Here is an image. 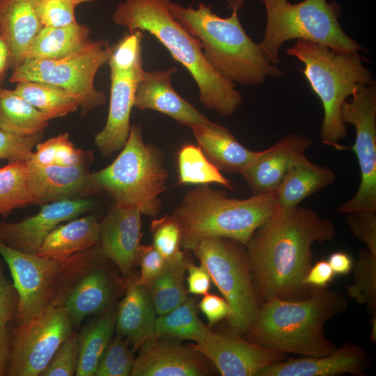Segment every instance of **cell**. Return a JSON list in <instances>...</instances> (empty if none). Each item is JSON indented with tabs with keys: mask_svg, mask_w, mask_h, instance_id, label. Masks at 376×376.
Wrapping results in <instances>:
<instances>
[{
	"mask_svg": "<svg viewBox=\"0 0 376 376\" xmlns=\"http://www.w3.org/2000/svg\"><path fill=\"white\" fill-rule=\"evenodd\" d=\"M333 223L297 205L280 210L258 226L246 244L253 279L263 302L299 299L315 289L303 281L313 265L315 242L334 239Z\"/></svg>",
	"mask_w": 376,
	"mask_h": 376,
	"instance_id": "obj_1",
	"label": "cell"
},
{
	"mask_svg": "<svg viewBox=\"0 0 376 376\" xmlns=\"http://www.w3.org/2000/svg\"><path fill=\"white\" fill-rule=\"evenodd\" d=\"M170 1L124 0L116 6L113 22L130 33L139 30L153 36L190 73L201 103L222 116H231L241 104L242 95L207 61L199 40L172 17L168 10Z\"/></svg>",
	"mask_w": 376,
	"mask_h": 376,
	"instance_id": "obj_2",
	"label": "cell"
},
{
	"mask_svg": "<svg viewBox=\"0 0 376 376\" xmlns=\"http://www.w3.org/2000/svg\"><path fill=\"white\" fill-rule=\"evenodd\" d=\"M348 306L344 295L327 287L299 299H271L261 304L246 332L248 339L281 353L324 356L337 347L325 336V324Z\"/></svg>",
	"mask_w": 376,
	"mask_h": 376,
	"instance_id": "obj_3",
	"label": "cell"
},
{
	"mask_svg": "<svg viewBox=\"0 0 376 376\" xmlns=\"http://www.w3.org/2000/svg\"><path fill=\"white\" fill-rule=\"evenodd\" d=\"M168 10L186 31L196 37L210 65L233 83L260 85L267 77H280L283 71L274 65L245 32L238 17L232 12L221 17L211 6L200 3L196 8L169 1Z\"/></svg>",
	"mask_w": 376,
	"mask_h": 376,
	"instance_id": "obj_4",
	"label": "cell"
},
{
	"mask_svg": "<svg viewBox=\"0 0 376 376\" xmlns=\"http://www.w3.org/2000/svg\"><path fill=\"white\" fill-rule=\"evenodd\" d=\"M280 209L274 190L237 199L203 185L187 191L172 216L180 227L181 246L192 250L208 237L246 245L256 229Z\"/></svg>",
	"mask_w": 376,
	"mask_h": 376,
	"instance_id": "obj_5",
	"label": "cell"
},
{
	"mask_svg": "<svg viewBox=\"0 0 376 376\" xmlns=\"http://www.w3.org/2000/svg\"><path fill=\"white\" fill-rule=\"evenodd\" d=\"M286 54L304 65L297 70L322 102L321 142L338 151L347 149L340 143L347 135L341 108L349 97L373 80L370 70L363 64L368 60L359 53L338 52L302 39L287 49Z\"/></svg>",
	"mask_w": 376,
	"mask_h": 376,
	"instance_id": "obj_6",
	"label": "cell"
},
{
	"mask_svg": "<svg viewBox=\"0 0 376 376\" xmlns=\"http://www.w3.org/2000/svg\"><path fill=\"white\" fill-rule=\"evenodd\" d=\"M0 254L18 294L16 325L47 308L64 306L81 279L105 259L99 244L58 260L24 253L0 242Z\"/></svg>",
	"mask_w": 376,
	"mask_h": 376,
	"instance_id": "obj_7",
	"label": "cell"
},
{
	"mask_svg": "<svg viewBox=\"0 0 376 376\" xmlns=\"http://www.w3.org/2000/svg\"><path fill=\"white\" fill-rule=\"evenodd\" d=\"M113 162L92 173L100 191L115 203L137 208L155 217L162 206L160 194L166 189L168 172L164 154L155 145L146 143L140 125H132L124 147Z\"/></svg>",
	"mask_w": 376,
	"mask_h": 376,
	"instance_id": "obj_8",
	"label": "cell"
},
{
	"mask_svg": "<svg viewBox=\"0 0 376 376\" xmlns=\"http://www.w3.org/2000/svg\"><path fill=\"white\" fill-rule=\"evenodd\" d=\"M267 23L259 43L269 61L277 66L279 49L291 39H302L346 52L363 48L343 29L338 17L341 7L327 0H304L292 4L288 0H265Z\"/></svg>",
	"mask_w": 376,
	"mask_h": 376,
	"instance_id": "obj_9",
	"label": "cell"
},
{
	"mask_svg": "<svg viewBox=\"0 0 376 376\" xmlns=\"http://www.w3.org/2000/svg\"><path fill=\"white\" fill-rule=\"evenodd\" d=\"M230 308V329L247 332L260 308L246 245L230 238L208 237L192 249Z\"/></svg>",
	"mask_w": 376,
	"mask_h": 376,
	"instance_id": "obj_10",
	"label": "cell"
},
{
	"mask_svg": "<svg viewBox=\"0 0 376 376\" xmlns=\"http://www.w3.org/2000/svg\"><path fill=\"white\" fill-rule=\"evenodd\" d=\"M111 46L107 41H89L79 50L58 59L26 60L13 70L10 82H45L77 95L81 116L106 103V95L94 84L98 70L108 62Z\"/></svg>",
	"mask_w": 376,
	"mask_h": 376,
	"instance_id": "obj_11",
	"label": "cell"
},
{
	"mask_svg": "<svg viewBox=\"0 0 376 376\" xmlns=\"http://www.w3.org/2000/svg\"><path fill=\"white\" fill-rule=\"evenodd\" d=\"M345 124L352 125L356 137L352 150L357 157L361 180L354 196L340 204L337 211L376 212V82L358 90L341 108Z\"/></svg>",
	"mask_w": 376,
	"mask_h": 376,
	"instance_id": "obj_12",
	"label": "cell"
},
{
	"mask_svg": "<svg viewBox=\"0 0 376 376\" xmlns=\"http://www.w3.org/2000/svg\"><path fill=\"white\" fill-rule=\"evenodd\" d=\"M74 328L64 306L47 308L16 325L6 375L40 376Z\"/></svg>",
	"mask_w": 376,
	"mask_h": 376,
	"instance_id": "obj_13",
	"label": "cell"
},
{
	"mask_svg": "<svg viewBox=\"0 0 376 376\" xmlns=\"http://www.w3.org/2000/svg\"><path fill=\"white\" fill-rule=\"evenodd\" d=\"M94 204L90 199L75 198L40 205V211L34 216L17 222L0 221V242L15 250L36 255L55 227L87 212Z\"/></svg>",
	"mask_w": 376,
	"mask_h": 376,
	"instance_id": "obj_14",
	"label": "cell"
},
{
	"mask_svg": "<svg viewBox=\"0 0 376 376\" xmlns=\"http://www.w3.org/2000/svg\"><path fill=\"white\" fill-rule=\"evenodd\" d=\"M191 345L223 376H257L265 367L288 356L249 340L214 332L205 341Z\"/></svg>",
	"mask_w": 376,
	"mask_h": 376,
	"instance_id": "obj_15",
	"label": "cell"
},
{
	"mask_svg": "<svg viewBox=\"0 0 376 376\" xmlns=\"http://www.w3.org/2000/svg\"><path fill=\"white\" fill-rule=\"evenodd\" d=\"M139 349L131 376H205L212 373L209 361L198 350L171 338L155 337Z\"/></svg>",
	"mask_w": 376,
	"mask_h": 376,
	"instance_id": "obj_16",
	"label": "cell"
},
{
	"mask_svg": "<svg viewBox=\"0 0 376 376\" xmlns=\"http://www.w3.org/2000/svg\"><path fill=\"white\" fill-rule=\"evenodd\" d=\"M141 212L137 208L115 203L100 221L99 246L105 259L113 262L128 279L136 259L141 237Z\"/></svg>",
	"mask_w": 376,
	"mask_h": 376,
	"instance_id": "obj_17",
	"label": "cell"
},
{
	"mask_svg": "<svg viewBox=\"0 0 376 376\" xmlns=\"http://www.w3.org/2000/svg\"><path fill=\"white\" fill-rule=\"evenodd\" d=\"M89 164L70 166L25 162V178L36 204L81 198L100 191L88 170Z\"/></svg>",
	"mask_w": 376,
	"mask_h": 376,
	"instance_id": "obj_18",
	"label": "cell"
},
{
	"mask_svg": "<svg viewBox=\"0 0 376 376\" xmlns=\"http://www.w3.org/2000/svg\"><path fill=\"white\" fill-rule=\"evenodd\" d=\"M371 361L362 346L345 342L324 356L287 357L265 367L257 376H364Z\"/></svg>",
	"mask_w": 376,
	"mask_h": 376,
	"instance_id": "obj_19",
	"label": "cell"
},
{
	"mask_svg": "<svg viewBox=\"0 0 376 376\" xmlns=\"http://www.w3.org/2000/svg\"><path fill=\"white\" fill-rule=\"evenodd\" d=\"M313 140L297 134L282 137L256 157L241 173L252 195L276 189L289 168L313 145Z\"/></svg>",
	"mask_w": 376,
	"mask_h": 376,
	"instance_id": "obj_20",
	"label": "cell"
},
{
	"mask_svg": "<svg viewBox=\"0 0 376 376\" xmlns=\"http://www.w3.org/2000/svg\"><path fill=\"white\" fill-rule=\"evenodd\" d=\"M177 71L175 67L166 70H143L137 84L134 107L141 111H159L189 127L209 122L210 119L174 90L171 77Z\"/></svg>",
	"mask_w": 376,
	"mask_h": 376,
	"instance_id": "obj_21",
	"label": "cell"
},
{
	"mask_svg": "<svg viewBox=\"0 0 376 376\" xmlns=\"http://www.w3.org/2000/svg\"><path fill=\"white\" fill-rule=\"evenodd\" d=\"M141 72L117 73L111 72V95L107 123L95 136V145L104 157H110L125 146L131 128L130 114L134 107Z\"/></svg>",
	"mask_w": 376,
	"mask_h": 376,
	"instance_id": "obj_22",
	"label": "cell"
},
{
	"mask_svg": "<svg viewBox=\"0 0 376 376\" xmlns=\"http://www.w3.org/2000/svg\"><path fill=\"white\" fill-rule=\"evenodd\" d=\"M157 315L149 287L127 279L125 297L116 310V329L134 352L156 337Z\"/></svg>",
	"mask_w": 376,
	"mask_h": 376,
	"instance_id": "obj_23",
	"label": "cell"
},
{
	"mask_svg": "<svg viewBox=\"0 0 376 376\" xmlns=\"http://www.w3.org/2000/svg\"><path fill=\"white\" fill-rule=\"evenodd\" d=\"M40 0H0V33L10 53L13 70L24 61L31 41L43 27Z\"/></svg>",
	"mask_w": 376,
	"mask_h": 376,
	"instance_id": "obj_24",
	"label": "cell"
},
{
	"mask_svg": "<svg viewBox=\"0 0 376 376\" xmlns=\"http://www.w3.org/2000/svg\"><path fill=\"white\" fill-rule=\"evenodd\" d=\"M190 128L204 155L220 171L241 174L259 153L244 146L228 129L211 120Z\"/></svg>",
	"mask_w": 376,
	"mask_h": 376,
	"instance_id": "obj_25",
	"label": "cell"
},
{
	"mask_svg": "<svg viewBox=\"0 0 376 376\" xmlns=\"http://www.w3.org/2000/svg\"><path fill=\"white\" fill-rule=\"evenodd\" d=\"M101 265L81 279L64 304L75 327H78L86 317L109 308L114 297V279Z\"/></svg>",
	"mask_w": 376,
	"mask_h": 376,
	"instance_id": "obj_26",
	"label": "cell"
},
{
	"mask_svg": "<svg viewBox=\"0 0 376 376\" xmlns=\"http://www.w3.org/2000/svg\"><path fill=\"white\" fill-rule=\"evenodd\" d=\"M335 172L301 157L287 171L274 190L281 209L296 207L307 197L332 184Z\"/></svg>",
	"mask_w": 376,
	"mask_h": 376,
	"instance_id": "obj_27",
	"label": "cell"
},
{
	"mask_svg": "<svg viewBox=\"0 0 376 376\" xmlns=\"http://www.w3.org/2000/svg\"><path fill=\"white\" fill-rule=\"evenodd\" d=\"M100 243V221L89 214L58 225L44 240L36 255L64 260Z\"/></svg>",
	"mask_w": 376,
	"mask_h": 376,
	"instance_id": "obj_28",
	"label": "cell"
},
{
	"mask_svg": "<svg viewBox=\"0 0 376 376\" xmlns=\"http://www.w3.org/2000/svg\"><path fill=\"white\" fill-rule=\"evenodd\" d=\"M90 33L88 26L77 22L61 27L43 26L31 41L24 61L65 57L88 43Z\"/></svg>",
	"mask_w": 376,
	"mask_h": 376,
	"instance_id": "obj_29",
	"label": "cell"
},
{
	"mask_svg": "<svg viewBox=\"0 0 376 376\" xmlns=\"http://www.w3.org/2000/svg\"><path fill=\"white\" fill-rule=\"evenodd\" d=\"M116 310L108 308L86 324L78 334L79 355L75 375L94 376L100 359L113 338Z\"/></svg>",
	"mask_w": 376,
	"mask_h": 376,
	"instance_id": "obj_30",
	"label": "cell"
},
{
	"mask_svg": "<svg viewBox=\"0 0 376 376\" xmlns=\"http://www.w3.org/2000/svg\"><path fill=\"white\" fill-rule=\"evenodd\" d=\"M13 91L49 120L66 116L80 107L81 100L77 95L45 82L20 81Z\"/></svg>",
	"mask_w": 376,
	"mask_h": 376,
	"instance_id": "obj_31",
	"label": "cell"
},
{
	"mask_svg": "<svg viewBox=\"0 0 376 376\" xmlns=\"http://www.w3.org/2000/svg\"><path fill=\"white\" fill-rule=\"evenodd\" d=\"M0 82V129L22 134L43 132L50 120L43 113Z\"/></svg>",
	"mask_w": 376,
	"mask_h": 376,
	"instance_id": "obj_32",
	"label": "cell"
},
{
	"mask_svg": "<svg viewBox=\"0 0 376 376\" xmlns=\"http://www.w3.org/2000/svg\"><path fill=\"white\" fill-rule=\"evenodd\" d=\"M187 263L182 251L167 260L162 272L148 286L158 315L169 312L188 298L184 285Z\"/></svg>",
	"mask_w": 376,
	"mask_h": 376,
	"instance_id": "obj_33",
	"label": "cell"
},
{
	"mask_svg": "<svg viewBox=\"0 0 376 376\" xmlns=\"http://www.w3.org/2000/svg\"><path fill=\"white\" fill-rule=\"evenodd\" d=\"M156 337L180 338L201 343L212 334L199 319L194 301L187 298L182 304L157 317L155 326Z\"/></svg>",
	"mask_w": 376,
	"mask_h": 376,
	"instance_id": "obj_34",
	"label": "cell"
},
{
	"mask_svg": "<svg viewBox=\"0 0 376 376\" xmlns=\"http://www.w3.org/2000/svg\"><path fill=\"white\" fill-rule=\"evenodd\" d=\"M177 160L179 184L203 185L214 183L234 189L232 182L208 160L198 145H183L178 150Z\"/></svg>",
	"mask_w": 376,
	"mask_h": 376,
	"instance_id": "obj_35",
	"label": "cell"
},
{
	"mask_svg": "<svg viewBox=\"0 0 376 376\" xmlns=\"http://www.w3.org/2000/svg\"><path fill=\"white\" fill-rule=\"evenodd\" d=\"M36 147L29 160L38 164L70 166L93 161V154L76 148L68 133L40 142Z\"/></svg>",
	"mask_w": 376,
	"mask_h": 376,
	"instance_id": "obj_36",
	"label": "cell"
},
{
	"mask_svg": "<svg viewBox=\"0 0 376 376\" xmlns=\"http://www.w3.org/2000/svg\"><path fill=\"white\" fill-rule=\"evenodd\" d=\"M25 162L8 164L0 169L1 215L5 217L15 208L36 205L26 182Z\"/></svg>",
	"mask_w": 376,
	"mask_h": 376,
	"instance_id": "obj_37",
	"label": "cell"
},
{
	"mask_svg": "<svg viewBox=\"0 0 376 376\" xmlns=\"http://www.w3.org/2000/svg\"><path fill=\"white\" fill-rule=\"evenodd\" d=\"M347 295L365 305L369 314L376 313V255L367 248L359 252L354 267L353 283L347 288Z\"/></svg>",
	"mask_w": 376,
	"mask_h": 376,
	"instance_id": "obj_38",
	"label": "cell"
},
{
	"mask_svg": "<svg viewBox=\"0 0 376 376\" xmlns=\"http://www.w3.org/2000/svg\"><path fill=\"white\" fill-rule=\"evenodd\" d=\"M143 38V31L136 30L126 33L111 46V55L107 62L111 72L130 73L143 70L141 56Z\"/></svg>",
	"mask_w": 376,
	"mask_h": 376,
	"instance_id": "obj_39",
	"label": "cell"
},
{
	"mask_svg": "<svg viewBox=\"0 0 376 376\" xmlns=\"http://www.w3.org/2000/svg\"><path fill=\"white\" fill-rule=\"evenodd\" d=\"M128 340L117 334L103 353L94 376L130 375L135 357Z\"/></svg>",
	"mask_w": 376,
	"mask_h": 376,
	"instance_id": "obj_40",
	"label": "cell"
},
{
	"mask_svg": "<svg viewBox=\"0 0 376 376\" xmlns=\"http://www.w3.org/2000/svg\"><path fill=\"white\" fill-rule=\"evenodd\" d=\"M150 230L152 245L166 260L173 258L182 252L180 227L172 214L152 220Z\"/></svg>",
	"mask_w": 376,
	"mask_h": 376,
	"instance_id": "obj_41",
	"label": "cell"
},
{
	"mask_svg": "<svg viewBox=\"0 0 376 376\" xmlns=\"http://www.w3.org/2000/svg\"><path fill=\"white\" fill-rule=\"evenodd\" d=\"M42 138L43 132L22 134L0 129V159L8 164L28 161Z\"/></svg>",
	"mask_w": 376,
	"mask_h": 376,
	"instance_id": "obj_42",
	"label": "cell"
},
{
	"mask_svg": "<svg viewBox=\"0 0 376 376\" xmlns=\"http://www.w3.org/2000/svg\"><path fill=\"white\" fill-rule=\"evenodd\" d=\"M78 355V334L73 331L56 351L40 376H72L75 375Z\"/></svg>",
	"mask_w": 376,
	"mask_h": 376,
	"instance_id": "obj_43",
	"label": "cell"
},
{
	"mask_svg": "<svg viewBox=\"0 0 376 376\" xmlns=\"http://www.w3.org/2000/svg\"><path fill=\"white\" fill-rule=\"evenodd\" d=\"M75 0H40L38 13L43 26L61 27L77 22Z\"/></svg>",
	"mask_w": 376,
	"mask_h": 376,
	"instance_id": "obj_44",
	"label": "cell"
},
{
	"mask_svg": "<svg viewBox=\"0 0 376 376\" xmlns=\"http://www.w3.org/2000/svg\"><path fill=\"white\" fill-rule=\"evenodd\" d=\"M345 214L352 233L376 255V212H350Z\"/></svg>",
	"mask_w": 376,
	"mask_h": 376,
	"instance_id": "obj_45",
	"label": "cell"
},
{
	"mask_svg": "<svg viewBox=\"0 0 376 376\" xmlns=\"http://www.w3.org/2000/svg\"><path fill=\"white\" fill-rule=\"evenodd\" d=\"M167 260L152 244L140 245L136 259L141 267L140 275L135 279L139 283L149 286L162 272Z\"/></svg>",
	"mask_w": 376,
	"mask_h": 376,
	"instance_id": "obj_46",
	"label": "cell"
},
{
	"mask_svg": "<svg viewBox=\"0 0 376 376\" xmlns=\"http://www.w3.org/2000/svg\"><path fill=\"white\" fill-rule=\"evenodd\" d=\"M18 294L7 279L0 265V329H7L15 318L18 306Z\"/></svg>",
	"mask_w": 376,
	"mask_h": 376,
	"instance_id": "obj_47",
	"label": "cell"
},
{
	"mask_svg": "<svg viewBox=\"0 0 376 376\" xmlns=\"http://www.w3.org/2000/svg\"><path fill=\"white\" fill-rule=\"evenodd\" d=\"M199 308L207 318L210 326L227 318L230 313V308L226 299L213 294L204 295Z\"/></svg>",
	"mask_w": 376,
	"mask_h": 376,
	"instance_id": "obj_48",
	"label": "cell"
},
{
	"mask_svg": "<svg viewBox=\"0 0 376 376\" xmlns=\"http://www.w3.org/2000/svg\"><path fill=\"white\" fill-rule=\"evenodd\" d=\"M187 270L188 291L196 295L208 293L212 280L206 268L201 264L198 266L188 260Z\"/></svg>",
	"mask_w": 376,
	"mask_h": 376,
	"instance_id": "obj_49",
	"label": "cell"
},
{
	"mask_svg": "<svg viewBox=\"0 0 376 376\" xmlns=\"http://www.w3.org/2000/svg\"><path fill=\"white\" fill-rule=\"evenodd\" d=\"M334 275L328 261L322 260L311 266L303 283L311 289L326 288Z\"/></svg>",
	"mask_w": 376,
	"mask_h": 376,
	"instance_id": "obj_50",
	"label": "cell"
},
{
	"mask_svg": "<svg viewBox=\"0 0 376 376\" xmlns=\"http://www.w3.org/2000/svg\"><path fill=\"white\" fill-rule=\"evenodd\" d=\"M327 261L335 274H347L353 267L352 258L347 253L341 251L331 253Z\"/></svg>",
	"mask_w": 376,
	"mask_h": 376,
	"instance_id": "obj_51",
	"label": "cell"
},
{
	"mask_svg": "<svg viewBox=\"0 0 376 376\" xmlns=\"http://www.w3.org/2000/svg\"><path fill=\"white\" fill-rule=\"evenodd\" d=\"M11 348V334L8 328L0 329V376L6 375Z\"/></svg>",
	"mask_w": 376,
	"mask_h": 376,
	"instance_id": "obj_52",
	"label": "cell"
},
{
	"mask_svg": "<svg viewBox=\"0 0 376 376\" xmlns=\"http://www.w3.org/2000/svg\"><path fill=\"white\" fill-rule=\"evenodd\" d=\"M10 50L0 33V82H3L6 71L10 68Z\"/></svg>",
	"mask_w": 376,
	"mask_h": 376,
	"instance_id": "obj_53",
	"label": "cell"
},
{
	"mask_svg": "<svg viewBox=\"0 0 376 376\" xmlns=\"http://www.w3.org/2000/svg\"><path fill=\"white\" fill-rule=\"evenodd\" d=\"M226 8L231 10L232 12L240 13L244 6V3L246 0H226ZM264 3L265 0H259Z\"/></svg>",
	"mask_w": 376,
	"mask_h": 376,
	"instance_id": "obj_54",
	"label": "cell"
},
{
	"mask_svg": "<svg viewBox=\"0 0 376 376\" xmlns=\"http://www.w3.org/2000/svg\"><path fill=\"white\" fill-rule=\"evenodd\" d=\"M369 340L373 343H375L376 341V313L373 315L371 320V330Z\"/></svg>",
	"mask_w": 376,
	"mask_h": 376,
	"instance_id": "obj_55",
	"label": "cell"
},
{
	"mask_svg": "<svg viewBox=\"0 0 376 376\" xmlns=\"http://www.w3.org/2000/svg\"><path fill=\"white\" fill-rule=\"evenodd\" d=\"M75 1H77L79 4L81 3L91 2L95 0H75Z\"/></svg>",
	"mask_w": 376,
	"mask_h": 376,
	"instance_id": "obj_56",
	"label": "cell"
}]
</instances>
